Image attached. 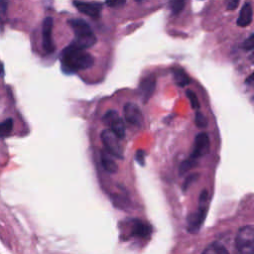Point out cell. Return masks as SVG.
I'll return each instance as SVG.
<instances>
[{
    "instance_id": "6da1fadb",
    "label": "cell",
    "mask_w": 254,
    "mask_h": 254,
    "mask_svg": "<svg viewBox=\"0 0 254 254\" xmlns=\"http://www.w3.org/2000/svg\"><path fill=\"white\" fill-rule=\"evenodd\" d=\"M60 61L63 70L66 73L87 69L94 64V58L91 54L73 44H70L62 51Z\"/></svg>"
},
{
    "instance_id": "7a4b0ae2",
    "label": "cell",
    "mask_w": 254,
    "mask_h": 254,
    "mask_svg": "<svg viewBox=\"0 0 254 254\" xmlns=\"http://www.w3.org/2000/svg\"><path fill=\"white\" fill-rule=\"evenodd\" d=\"M67 23L74 34V40L71 44L80 49L86 50L96 43V36L86 21L75 18L69 19Z\"/></svg>"
},
{
    "instance_id": "3957f363",
    "label": "cell",
    "mask_w": 254,
    "mask_h": 254,
    "mask_svg": "<svg viewBox=\"0 0 254 254\" xmlns=\"http://www.w3.org/2000/svg\"><path fill=\"white\" fill-rule=\"evenodd\" d=\"M235 254H254V227H241L235 238Z\"/></svg>"
},
{
    "instance_id": "277c9868",
    "label": "cell",
    "mask_w": 254,
    "mask_h": 254,
    "mask_svg": "<svg viewBox=\"0 0 254 254\" xmlns=\"http://www.w3.org/2000/svg\"><path fill=\"white\" fill-rule=\"evenodd\" d=\"M206 200L207 191L204 190L199 195V207L188 218V230L190 233H195L199 230L205 215H206Z\"/></svg>"
},
{
    "instance_id": "5b68a950",
    "label": "cell",
    "mask_w": 254,
    "mask_h": 254,
    "mask_svg": "<svg viewBox=\"0 0 254 254\" xmlns=\"http://www.w3.org/2000/svg\"><path fill=\"white\" fill-rule=\"evenodd\" d=\"M102 120L104 124L109 127V130H111L119 139H123L125 137V124L116 110L110 109L106 111Z\"/></svg>"
},
{
    "instance_id": "8992f818",
    "label": "cell",
    "mask_w": 254,
    "mask_h": 254,
    "mask_svg": "<svg viewBox=\"0 0 254 254\" xmlns=\"http://www.w3.org/2000/svg\"><path fill=\"white\" fill-rule=\"evenodd\" d=\"M100 138L109 155L118 159H123V151L119 144V138L111 130H103L100 134Z\"/></svg>"
},
{
    "instance_id": "52a82bcc",
    "label": "cell",
    "mask_w": 254,
    "mask_h": 254,
    "mask_svg": "<svg viewBox=\"0 0 254 254\" xmlns=\"http://www.w3.org/2000/svg\"><path fill=\"white\" fill-rule=\"evenodd\" d=\"M54 27V20L52 17H46L42 25V46L46 54H52L55 52L56 47L53 42L52 32Z\"/></svg>"
},
{
    "instance_id": "ba28073f",
    "label": "cell",
    "mask_w": 254,
    "mask_h": 254,
    "mask_svg": "<svg viewBox=\"0 0 254 254\" xmlns=\"http://www.w3.org/2000/svg\"><path fill=\"white\" fill-rule=\"evenodd\" d=\"M73 6L82 14L87 15L91 18H98L101 15V11L103 8L102 3L95 1H80L74 0L72 2Z\"/></svg>"
},
{
    "instance_id": "9c48e42d",
    "label": "cell",
    "mask_w": 254,
    "mask_h": 254,
    "mask_svg": "<svg viewBox=\"0 0 254 254\" xmlns=\"http://www.w3.org/2000/svg\"><path fill=\"white\" fill-rule=\"evenodd\" d=\"M209 148H210V141H209L208 135L205 132L198 133L194 138L193 149L190 158L196 160L206 155L209 151Z\"/></svg>"
},
{
    "instance_id": "30bf717a",
    "label": "cell",
    "mask_w": 254,
    "mask_h": 254,
    "mask_svg": "<svg viewBox=\"0 0 254 254\" xmlns=\"http://www.w3.org/2000/svg\"><path fill=\"white\" fill-rule=\"evenodd\" d=\"M123 113L126 121L133 126L141 127L143 125V114L139 106L133 102H127L124 105Z\"/></svg>"
},
{
    "instance_id": "8fae6325",
    "label": "cell",
    "mask_w": 254,
    "mask_h": 254,
    "mask_svg": "<svg viewBox=\"0 0 254 254\" xmlns=\"http://www.w3.org/2000/svg\"><path fill=\"white\" fill-rule=\"evenodd\" d=\"M155 88H156V77L154 75H148L141 80L138 91L144 103H146L151 98V96L155 91Z\"/></svg>"
},
{
    "instance_id": "7c38bea8",
    "label": "cell",
    "mask_w": 254,
    "mask_h": 254,
    "mask_svg": "<svg viewBox=\"0 0 254 254\" xmlns=\"http://www.w3.org/2000/svg\"><path fill=\"white\" fill-rule=\"evenodd\" d=\"M252 18H253V9H252V5L250 2H246L240 12H239V16L236 20V24L239 27H247L251 24L252 22Z\"/></svg>"
},
{
    "instance_id": "4fadbf2b",
    "label": "cell",
    "mask_w": 254,
    "mask_h": 254,
    "mask_svg": "<svg viewBox=\"0 0 254 254\" xmlns=\"http://www.w3.org/2000/svg\"><path fill=\"white\" fill-rule=\"evenodd\" d=\"M132 235L140 238L148 237L151 233V227L141 220H135L132 225Z\"/></svg>"
},
{
    "instance_id": "5bb4252c",
    "label": "cell",
    "mask_w": 254,
    "mask_h": 254,
    "mask_svg": "<svg viewBox=\"0 0 254 254\" xmlns=\"http://www.w3.org/2000/svg\"><path fill=\"white\" fill-rule=\"evenodd\" d=\"M100 160H101V164L102 167L104 168V170L110 174H114L117 172L118 167L117 164L115 163V161L111 158V155H109L108 153L101 151L100 153Z\"/></svg>"
},
{
    "instance_id": "9a60e30c",
    "label": "cell",
    "mask_w": 254,
    "mask_h": 254,
    "mask_svg": "<svg viewBox=\"0 0 254 254\" xmlns=\"http://www.w3.org/2000/svg\"><path fill=\"white\" fill-rule=\"evenodd\" d=\"M173 76L179 86H186L190 82V78L189 77V75L181 68L173 69Z\"/></svg>"
},
{
    "instance_id": "2e32d148",
    "label": "cell",
    "mask_w": 254,
    "mask_h": 254,
    "mask_svg": "<svg viewBox=\"0 0 254 254\" xmlns=\"http://www.w3.org/2000/svg\"><path fill=\"white\" fill-rule=\"evenodd\" d=\"M202 254H229L227 249L218 242H212L203 250Z\"/></svg>"
},
{
    "instance_id": "e0dca14e",
    "label": "cell",
    "mask_w": 254,
    "mask_h": 254,
    "mask_svg": "<svg viewBox=\"0 0 254 254\" xmlns=\"http://www.w3.org/2000/svg\"><path fill=\"white\" fill-rule=\"evenodd\" d=\"M13 119L7 118L6 120L0 122V138H5L9 136L13 130Z\"/></svg>"
},
{
    "instance_id": "ac0fdd59",
    "label": "cell",
    "mask_w": 254,
    "mask_h": 254,
    "mask_svg": "<svg viewBox=\"0 0 254 254\" xmlns=\"http://www.w3.org/2000/svg\"><path fill=\"white\" fill-rule=\"evenodd\" d=\"M186 0H170V6L174 14H179L185 7Z\"/></svg>"
},
{
    "instance_id": "d6986e66",
    "label": "cell",
    "mask_w": 254,
    "mask_h": 254,
    "mask_svg": "<svg viewBox=\"0 0 254 254\" xmlns=\"http://www.w3.org/2000/svg\"><path fill=\"white\" fill-rule=\"evenodd\" d=\"M195 165H196V160H193L191 158L185 160L180 166V174H184V173L188 172L189 170L193 168Z\"/></svg>"
},
{
    "instance_id": "ffe728a7",
    "label": "cell",
    "mask_w": 254,
    "mask_h": 254,
    "mask_svg": "<svg viewBox=\"0 0 254 254\" xmlns=\"http://www.w3.org/2000/svg\"><path fill=\"white\" fill-rule=\"evenodd\" d=\"M189 100H190V106L194 109V110H197L199 109V101L197 99V96L196 94L192 91V90H190L188 89L187 92H186Z\"/></svg>"
},
{
    "instance_id": "44dd1931",
    "label": "cell",
    "mask_w": 254,
    "mask_h": 254,
    "mask_svg": "<svg viewBox=\"0 0 254 254\" xmlns=\"http://www.w3.org/2000/svg\"><path fill=\"white\" fill-rule=\"evenodd\" d=\"M194 123L198 128L203 129L207 126V119L205 118V116L201 112L196 111L195 112V117H194Z\"/></svg>"
},
{
    "instance_id": "7402d4cb",
    "label": "cell",
    "mask_w": 254,
    "mask_h": 254,
    "mask_svg": "<svg viewBox=\"0 0 254 254\" xmlns=\"http://www.w3.org/2000/svg\"><path fill=\"white\" fill-rule=\"evenodd\" d=\"M253 38H254V35L250 34V36L243 42L242 47H243L244 50H246V51H252L253 50V47H254Z\"/></svg>"
},
{
    "instance_id": "603a6c76",
    "label": "cell",
    "mask_w": 254,
    "mask_h": 254,
    "mask_svg": "<svg viewBox=\"0 0 254 254\" xmlns=\"http://www.w3.org/2000/svg\"><path fill=\"white\" fill-rule=\"evenodd\" d=\"M135 160L138 162L139 165H145V152L143 150H138L135 154Z\"/></svg>"
},
{
    "instance_id": "cb8c5ba5",
    "label": "cell",
    "mask_w": 254,
    "mask_h": 254,
    "mask_svg": "<svg viewBox=\"0 0 254 254\" xmlns=\"http://www.w3.org/2000/svg\"><path fill=\"white\" fill-rule=\"evenodd\" d=\"M105 3L109 7H120L126 3V0H106Z\"/></svg>"
},
{
    "instance_id": "d4e9b609",
    "label": "cell",
    "mask_w": 254,
    "mask_h": 254,
    "mask_svg": "<svg viewBox=\"0 0 254 254\" xmlns=\"http://www.w3.org/2000/svg\"><path fill=\"white\" fill-rule=\"evenodd\" d=\"M197 179V175L196 174H193V175H190L187 178V180L185 181V184H184V190H187V188L193 182Z\"/></svg>"
},
{
    "instance_id": "484cf974",
    "label": "cell",
    "mask_w": 254,
    "mask_h": 254,
    "mask_svg": "<svg viewBox=\"0 0 254 254\" xmlns=\"http://www.w3.org/2000/svg\"><path fill=\"white\" fill-rule=\"evenodd\" d=\"M239 2L240 0H227V9L234 10L238 6Z\"/></svg>"
},
{
    "instance_id": "4316f807",
    "label": "cell",
    "mask_w": 254,
    "mask_h": 254,
    "mask_svg": "<svg viewBox=\"0 0 254 254\" xmlns=\"http://www.w3.org/2000/svg\"><path fill=\"white\" fill-rule=\"evenodd\" d=\"M9 0H0V13L5 14L8 8Z\"/></svg>"
},
{
    "instance_id": "83f0119b",
    "label": "cell",
    "mask_w": 254,
    "mask_h": 254,
    "mask_svg": "<svg viewBox=\"0 0 254 254\" xmlns=\"http://www.w3.org/2000/svg\"><path fill=\"white\" fill-rule=\"evenodd\" d=\"M253 75H254V74L251 73V74L245 79V83H246V84H249V85H250V84L253 83Z\"/></svg>"
},
{
    "instance_id": "f1b7e54d",
    "label": "cell",
    "mask_w": 254,
    "mask_h": 254,
    "mask_svg": "<svg viewBox=\"0 0 254 254\" xmlns=\"http://www.w3.org/2000/svg\"><path fill=\"white\" fill-rule=\"evenodd\" d=\"M3 75H4V65L0 61V76H3Z\"/></svg>"
},
{
    "instance_id": "f546056e",
    "label": "cell",
    "mask_w": 254,
    "mask_h": 254,
    "mask_svg": "<svg viewBox=\"0 0 254 254\" xmlns=\"http://www.w3.org/2000/svg\"><path fill=\"white\" fill-rule=\"evenodd\" d=\"M135 1H137V2H140V1H143V0H135Z\"/></svg>"
}]
</instances>
